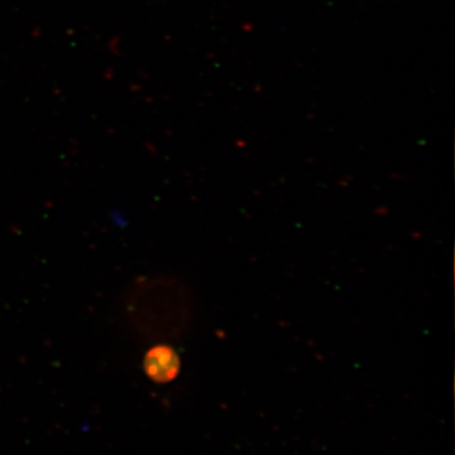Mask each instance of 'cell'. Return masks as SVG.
Returning <instances> with one entry per match:
<instances>
[{
    "label": "cell",
    "instance_id": "1",
    "mask_svg": "<svg viewBox=\"0 0 455 455\" xmlns=\"http://www.w3.org/2000/svg\"><path fill=\"white\" fill-rule=\"evenodd\" d=\"M181 361L178 352L167 344H157L147 350L143 371L155 383H169L179 376Z\"/></svg>",
    "mask_w": 455,
    "mask_h": 455
}]
</instances>
